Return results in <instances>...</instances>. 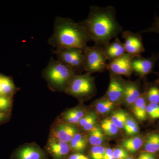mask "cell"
Returning <instances> with one entry per match:
<instances>
[{
  "instance_id": "484cf974",
  "label": "cell",
  "mask_w": 159,
  "mask_h": 159,
  "mask_svg": "<svg viewBox=\"0 0 159 159\" xmlns=\"http://www.w3.org/2000/svg\"><path fill=\"white\" fill-rule=\"evenodd\" d=\"M101 128L103 133L111 136L118 133L119 129L114 124L110 119H106L101 122Z\"/></svg>"
},
{
  "instance_id": "836d02e7",
  "label": "cell",
  "mask_w": 159,
  "mask_h": 159,
  "mask_svg": "<svg viewBox=\"0 0 159 159\" xmlns=\"http://www.w3.org/2000/svg\"><path fill=\"white\" fill-rule=\"evenodd\" d=\"M68 159H90V158L84 153L75 152V153L71 154Z\"/></svg>"
},
{
  "instance_id": "6da1fadb",
  "label": "cell",
  "mask_w": 159,
  "mask_h": 159,
  "mask_svg": "<svg viewBox=\"0 0 159 159\" xmlns=\"http://www.w3.org/2000/svg\"><path fill=\"white\" fill-rule=\"evenodd\" d=\"M78 24L85 29L95 45L103 48L122 32L116 18V9L112 6H91L88 17Z\"/></svg>"
},
{
  "instance_id": "cb8c5ba5",
  "label": "cell",
  "mask_w": 159,
  "mask_h": 159,
  "mask_svg": "<svg viewBox=\"0 0 159 159\" xmlns=\"http://www.w3.org/2000/svg\"><path fill=\"white\" fill-rule=\"evenodd\" d=\"M128 114L125 111L118 110L114 111L110 119L119 129L124 128V125L127 118Z\"/></svg>"
},
{
  "instance_id": "e575fe53",
  "label": "cell",
  "mask_w": 159,
  "mask_h": 159,
  "mask_svg": "<svg viewBox=\"0 0 159 159\" xmlns=\"http://www.w3.org/2000/svg\"><path fill=\"white\" fill-rule=\"evenodd\" d=\"M103 159H115L113 156L112 149L110 148H106Z\"/></svg>"
},
{
  "instance_id": "30bf717a",
  "label": "cell",
  "mask_w": 159,
  "mask_h": 159,
  "mask_svg": "<svg viewBox=\"0 0 159 159\" xmlns=\"http://www.w3.org/2000/svg\"><path fill=\"white\" fill-rule=\"evenodd\" d=\"M133 57L125 53L112 62L108 63L107 70H108L110 73L130 77L133 74L132 66V60Z\"/></svg>"
},
{
  "instance_id": "8d00e7d4",
  "label": "cell",
  "mask_w": 159,
  "mask_h": 159,
  "mask_svg": "<svg viewBox=\"0 0 159 159\" xmlns=\"http://www.w3.org/2000/svg\"><path fill=\"white\" fill-rule=\"evenodd\" d=\"M6 115L5 113L0 111V121L6 119Z\"/></svg>"
},
{
  "instance_id": "44dd1931",
  "label": "cell",
  "mask_w": 159,
  "mask_h": 159,
  "mask_svg": "<svg viewBox=\"0 0 159 159\" xmlns=\"http://www.w3.org/2000/svg\"><path fill=\"white\" fill-rule=\"evenodd\" d=\"M15 91L13 81L9 77L0 75V95L9 97Z\"/></svg>"
},
{
  "instance_id": "ffe728a7",
  "label": "cell",
  "mask_w": 159,
  "mask_h": 159,
  "mask_svg": "<svg viewBox=\"0 0 159 159\" xmlns=\"http://www.w3.org/2000/svg\"><path fill=\"white\" fill-rule=\"evenodd\" d=\"M97 114L92 111L87 112L84 116L80 119L78 124L84 130L89 132L97 126Z\"/></svg>"
},
{
  "instance_id": "74e56055",
  "label": "cell",
  "mask_w": 159,
  "mask_h": 159,
  "mask_svg": "<svg viewBox=\"0 0 159 159\" xmlns=\"http://www.w3.org/2000/svg\"><path fill=\"white\" fill-rule=\"evenodd\" d=\"M155 74H156L157 76H158V78H159V72H155Z\"/></svg>"
},
{
  "instance_id": "d6986e66",
  "label": "cell",
  "mask_w": 159,
  "mask_h": 159,
  "mask_svg": "<svg viewBox=\"0 0 159 159\" xmlns=\"http://www.w3.org/2000/svg\"><path fill=\"white\" fill-rule=\"evenodd\" d=\"M145 152L155 154L159 152V134L152 133L146 137L143 143Z\"/></svg>"
},
{
  "instance_id": "2e32d148",
  "label": "cell",
  "mask_w": 159,
  "mask_h": 159,
  "mask_svg": "<svg viewBox=\"0 0 159 159\" xmlns=\"http://www.w3.org/2000/svg\"><path fill=\"white\" fill-rule=\"evenodd\" d=\"M82 108L83 107H77L68 110L63 113L61 116V118L57 119V120L61 122L74 125L78 124L80 119L87 113L85 110Z\"/></svg>"
},
{
  "instance_id": "d590c367",
  "label": "cell",
  "mask_w": 159,
  "mask_h": 159,
  "mask_svg": "<svg viewBox=\"0 0 159 159\" xmlns=\"http://www.w3.org/2000/svg\"><path fill=\"white\" fill-rule=\"evenodd\" d=\"M139 130L140 129H139V125H138L134 126V128L131 129L126 133L128 135H134L137 134L139 132Z\"/></svg>"
},
{
  "instance_id": "83f0119b",
  "label": "cell",
  "mask_w": 159,
  "mask_h": 159,
  "mask_svg": "<svg viewBox=\"0 0 159 159\" xmlns=\"http://www.w3.org/2000/svg\"><path fill=\"white\" fill-rule=\"evenodd\" d=\"M147 116L151 119H159V104L158 103H149L146 108Z\"/></svg>"
},
{
  "instance_id": "4fadbf2b",
  "label": "cell",
  "mask_w": 159,
  "mask_h": 159,
  "mask_svg": "<svg viewBox=\"0 0 159 159\" xmlns=\"http://www.w3.org/2000/svg\"><path fill=\"white\" fill-rule=\"evenodd\" d=\"M13 159H49L45 151L35 144L25 145L15 152Z\"/></svg>"
},
{
  "instance_id": "f1b7e54d",
  "label": "cell",
  "mask_w": 159,
  "mask_h": 159,
  "mask_svg": "<svg viewBox=\"0 0 159 159\" xmlns=\"http://www.w3.org/2000/svg\"><path fill=\"white\" fill-rule=\"evenodd\" d=\"M115 159H124L129 157L128 152L123 148H116L113 149Z\"/></svg>"
},
{
  "instance_id": "9c48e42d",
  "label": "cell",
  "mask_w": 159,
  "mask_h": 159,
  "mask_svg": "<svg viewBox=\"0 0 159 159\" xmlns=\"http://www.w3.org/2000/svg\"><path fill=\"white\" fill-rule=\"evenodd\" d=\"M78 133V129L75 125L61 122L57 119V122L54 123L51 129L50 137L69 143Z\"/></svg>"
},
{
  "instance_id": "8992f818",
  "label": "cell",
  "mask_w": 159,
  "mask_h": 159,
  "mask_svg": "<svg viewBox=\"0 0 159 159\" xmlns=\"http://www.w3.org/2000/svg\"><path fill=\"white\" fill-rule=\"evenodd\" d=\"M57 60L61 63L71 68L76 74L84 72L83 51L78 48L56 49L54 51Z\"/></svg>"
},
{
  "instance_id": "d4e9b609",
  "label": "cell",
  "mask_w": 159,
  "mask_h": 159,
  "mask_svg": "<svg viewBox=\"0 0 159 159\" xmlns=\"http://www.w3.org/2000/svg\"><path fill=\"white\" fill-rule=\"evenodd\" d=\"M115 104L107 98H105L96 101L95 106L98 113L101 114H105L110 111L114 108Z\"/></svg>"
},
{
  "instance_id": "8fae6325",
  "label": "cell",
  "mask_w": 159,
  "mask_h": 159,
  "mask_svg": "<svg viewBox=\"0 0 159 159\" xmlns=\"http://www.w3.org/2000/svg\"><path fill=\"white\" fill-rule=\"evenodd\" d=\"M48 155L52 159H68L71 152L70 144L49 137L45 147Z\"/></svg>"
},
{
  "instance_id": "d6a6232c",
  "label": "cell",
  "mask_w": 159,
  "mask_h": 159,
  "mask_svg": "<svg viewBox=\"0 0 159 159\" xmlns=\"http://www.w3.org/2000/svg\"><path fill=\"white\" fill-rule=\"evenodd\" d=\"M137 159H157V157L155 154L145 152L140 154Z\"/></svg>"
},
{
  "instance_id": "9a60e30c",
  "label": "cell",
  "mask_w": 159,
  "mask_h": 159,
  "mask_svg": "<svg viewBox=\"0 0 159 159\" xmlns=\"http://www.w3.org/2000/svg\"><path fill=\"white\" fill-rule=\"evenodd\" d=\"M103 50L108 63L112 62L125 53L124 43L118 37L104 47Z\"/></svg>"
},
{
  "instance_id": "603a6c76",
  "label": "cell",
  "mask_w": 159,
  "mask_h": 159,
  "mask_svg": "<svg viewBox=\"0 0 159 159\" xmlns=\"http://www.w3.org/2000/svg\"><path fill=\"white\" fill-rule=\"evenodd\" d=\"M145 94L149 103L159 104V80L148 85Z\"/></svg>"
},
{
  "instance_id": "5bb4252c",
  "label": "cell",
  "mask_w": 159,
  "mask_h": 159,
  "mask_svg": "<svg viewBox=\"0 0 159 159\" xmlns=\"http://www.w3.org/2000/svg\"><path fill=\"white\" fill-rule=\"evenodd\" d=\"M139 80H125V87L122 101L127 106H132L143 93Z\"/></svg>"
},
{
  "instance_id": "7a4b0ae2",
  "label": "cell",
  "mask_w": 159,
  "mask_h": 159,
  "mask_svg": "<svg viewBox=\"0 0 159 159\" xmlns=\"http://www.w3.org/2000/svg\"><path fill=\"white\" fill-rule=\"evenodd\" d=\"M92 41L85 29L70 18H56L54 32L48 43L56 49L78 48L83 51Z\"/></svg>"
},
{
  "instance_id": "4dcf8cb0",
  "label": "cell",
  "mask_w": 159,
  "mask_h": 159,
  "mask_svg": "<svg viewBox=\"0 0 159 159\" xmlns=\"http://www.w3.org/2000/svg\"><path fill=\"white\" fill-rule=\"evenodd\" d=\"M155 21L152 24V26L148 29L140 31V34L146 33V32H154L159 34V17L156 16L155 17Z\"/></svg>"
},
{
  "instance_id": "f546056e",
  "label": "cell",
  "mask_w": 159,
  "mask_h": 159,
  "mask_svg": "<svg viewBox=\"0 0 159 159\" xmlns=\"http://www.w3.org/2000/svg\"><path fill=\"white\" fill-rule=\"evenodd\" d=\"M11 105V100L9 97L0 95V111H6Z\"/></svg>"
},
{
  "instance_id": "5b68a950",
  "label": "cell",
  "mask_w": 159,
  "mask_h": 159,
  "mask_svg": "<svg viewBox=\"0 0 159 159\" xmlns=\"http://www.w3.org/2000/svg\"><path fill=\"white\" fill-rule=\"evenodd\" d=\"M84 72L89 74L102 73L107 70V60L103 48L97 45L87 46L84 49Z\"/></svg>"
},
{
  "instance_id": "1f68e13d",
  "label": "cell",
  "mask_w": 159,
  "mask_h": 159,
  "mask_svg": "<svg viewBox=\"0 0 159 159\" xmlns=\"http://www.w3.org/2000/svg\"><path fill=\"white\" fill-rule=\"evenodd\" d=\"M138 125L137 122L133 118L128 117L124 126V129L125 132L127 133L131 129L134 128V126Z\"/></svg>"
},
{
  "instance_id": "277c9868",
  "label": "cell",
  "mask_w": 159,
  "mask_h": 159,
  "mask_svg": "<svg viewBox=\"0 0 159 159\" xmlns=\"http://www.w3.org/2000/svg\"><path fill=\"white\" fill-rule=\"evenodd\" d=\"M95 92V78L88 73L74 75L65 91L66 93L81 100L89 99Z\"/></svg>"
},
{
  "instance_id": "ac0fdd59",
  "label": "cell",
  "mask_w": 159,
  "mask_h": 159,
  "mask_svg": "<svg viewBox=\"0 0 159 159\" xmlns=\"http://www.w3.org/2000/svg\"><path fill=\"white\" fill-rule=\"evenodd\" d=\"M143 143L144 141L142 137L136 136L124 139L121 145L127 152H135L141 148Z\"/></svg>"
},
{
  "instance_id": "e0dca14e",
  "label": "cell",
  "mask_w": 159,
  "mask_h": 159,
  "mask_svg": "<svg viewBox=\"0 0 159 159\" xmlns=\"http://www.w3.org/2000/svg\"><path fill=\"white\" fill-rule=\"evenodd\" d=\"M88 141V138L85 135L78 133L69 143L71 152L83 153L87 147Z\"/></svg>"
},
{
  "instance_id": "7402d4cb",
  "label": "cell",
  "mask_w": 159,
  "mask_h": 159,
  "mask_svg": "<svg viewBox=\"0 0 159 159\" xmlns=\"http://www.w3.org/2000/svg\"><path fill=\"white\" fill-rule=\"evenodd\" d=\"M88 140L93 146L101 145L104 141V134L101 127L95 126L89 131Z\"/></svg>"
},
{
  "instance_id": "ba28073f",
  "label": "cell",
  "mask_w": 159,
  "mask_h": 159,
  "mask_svg": "<svg viewBox=\"0 0 159 159\" xmlns=\"http://www.w3.org/2000/svg\"><path fill=\"white\" fill-rule=\"evenodd\" d=\"M122 36L124 40L125 53L134 57L141 56L145 48L141 34L126 30L122 32Z\"/></svg>"
},
{
  "instance_id": "52a82bcc",
  "label": "cell",
  "mask_w": 159,
  "mask_h": 159,
  "mask_svg": "<svg viewBox=\"0 0 159 159\" xmlns=\"http://www.w3.org/2000/svg\"><path fill=\"white\" fill-rule=\"evenodd\" d=\"M159 59V54H153L148 58L142 56L133 57L132 60L133 74L141 79L145 78L148 74L153 73V69Z\"/></svg>"
},
{
  "instance_id": "7c38bea8",
  "label": "cell",
  "mask_w": 159,
  "mask_h": 159,
  "mask_svg": "<svg viewBox=\"0 0 159 159\" xmlns=\"http://www.w3.org/2000/svg\"><path fill=\"white\" fill-rule=\"evenodd\" d=\"M109 85L106 98L114 103L122 101L125 87V80L122 76L110 73Z\"/></svg>"
},
{
  "instance_id": "4316f807",
  "label": "cell",
  "mask_w": 159,
  "mask_h": 159,
  "mask_svg": "<svg viewBox=\"0 0 159 159\" xmlns=\"http://www.w3.org/2000/svg\"><path fill=\"white\" fill-rule=\"evenodd\" d=\"M106 148L102 145L93 146L90 150V158L103 159Z\"/></svg>"
},
{
  "instance_id": "f35d334b",
  "label": "cell",
  "mask_w": 159,
  "mask_h": 159,
  "mask_svg": "<svg viewBox=\"0 0 159 159\" xmlns=\"http://www.w3.org/2000/svg\"><path fill=\"white\" fill-rule=\"evenodd\" d=\"M124 159H133L132 158L130 157H128Z\"/></svg>"
},
{
  "instance_id": "3957f363",
  "label": "cell",
  "mask_w": 159,
  "mask_h": 159,
  "mask_svg": "<svg viewBox=\"0 0 159 159\" xmlns=\"http://www.w3.org/2000/svg\"><path fill=\"white\" fill-rule=\"evenodd\" d=\"M42 74L51 90L64 92L70 80L76 74L70 67L53 57H51Z\"/></svg>"
}]
</instances>
